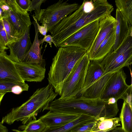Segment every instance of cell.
Here are the masks:
<instances>
[{"mask_svg":"<svg viewBox=\"0 0 132 132\" xmlns=\"http://www.w3.org/2000/svg\"><path fill=\"white\" fill-rule=\"evenodd\" d=\"M113 73H104L79 95L91 99L100 98Z\"/></svg>","mask_w":132,"mask_h":132,"instance_id":"e0dca14e","label":"cell"},{"mask_svg":"<svg viewBox=\"0 0 132 132\" xmlns=\"http://www.w3.org/2000/svg\"><path fill=\"white\" fill-rule=\"evenodd\" d=\"M19 85L26 89L28 91L29 88L28 85L26 83L17 82L14 81L0 79V92L6 93L11 92V89L13 86Z\"/></svg>","mask_w":132,"mask_h":132,"instance_id":"484cf974","label":"cell"},{"mask_svg":"<svg viewBox=\"0 0 132 132\" xmlns=\"http://www.w3.org/2000/svg\"><path fill=\"white\" fill-rule=\"evenodd\" d=\"M115 3L117 9L132 27V0H116Z\"/></svg>","mask_w":132,"mask_h":132,"instance_id":"cb8c5ba5","label":"cell"},{"mask_svg":"<svg viewBox=\"0 0 132 132\" xmlns=\"http://www.w3.org/2000/svg\"><path fill=\"white\" fill-rule=\"evenodd\" d=\"M96 119L88 122L73 129L71 132H90Z\"/></svg>","mask_w":132,"mask_h":132,"instance_id":"f546056e","label":"cell"},{"mask_svg":"<svg viewBox=\"0 0 132 132\" xmlns=\"http://www.w3.org/2000/svg\"><path fill=\"white\" fill-rule=\"evenodd\" d=\"M126 78V74L122 69L113 73L100 98L107 101L114 97L117 101L122 99L128 101L132 93V85L127 84Z\"/></svg>","mask_w":132,"mask_h":132,"instance_id":"ba28073f","label":"cell"},{"mask_svg":"<svg viewBox=\"0 0 132 132\" xmlns=\"http://www.w3.org/2000/svg\"><path fill=\"white\" fill-rule=\"evenodd\" d=\"M115 29H113L100 45L93 60L101 61L112 50L115 40Z\"/></svg>","mask_w":132,"mask_h":132,"instance_id":"44dd1931","label":"cell"},{"mask_svg":"<svg viewBox=\"0 0 132 132\" xmlns=\"http://www.w3.org/2000/svg\"><path fill=\"white\" fill-rule=\"evenodd\" d=\"M13 131H15V132H25L24 131H21L20 130H15V129H13L12 130Z\"/></svg>","mask_w":132,"mask_h":132,"instance_id":"ab89813d","label":"cell"},{"mask_svg":"<svg viewBox=\"0 0 132 132\" xmlns=\"http://www.w3.org/2000/svg\"><path fill=\"white\" fill-rule=\"evenodd\" d=\"M97 119L87 115L81 114L72 121L63 126L47 127L42 132H71L75 128Z\"/></svg>","mask_w":132,"mask_h":132,"instance_id":"ffe728a7","label":"cell"},{"mask_svg":"<svg viewBox=\"0 0 132 132\" xmlns=\"http://www.w3.org/2000/svg\"><path fill=\"white\" fill-rule=\"evenodd\" d=\"M107 101L109 104H114L117 103V101L116 99L114 97L111 98Z\"/></svg>","mask_w":132,"mask_h":132,"instance_id":"d590c367","label":"cell"},{"mask_svg":"<svg viewBox=\"0 0 132 132\" xmlns=\"http://www.w3.org/2000/svg\"><path fill=\"white\" fill-rule=\"evenodd\" d=\"M2 19L7 36L9 44L18 38L17 33L13 27L6 18L3 17Z\"/></svg>","mask_w":132,"mask_h":132,"instance_id":"4316f807","label":"cell"},{"mask_svg":"<svg viewBox=\"0 0 132 132\" xmlns=\"http://www.w3.org/2000/svg\"><path fill=\"white\" fill-rule=\"evenodd\" d=\"M15 63L5 51L0 52V79L25 83L18 72Z\"/></svg>","mask_w":132,"mask_h":132,"instance_id":"5bb4252c","label":"cell"},{"mask_svg":"<svg viewBox=\"0 0 132 132\" xmlns=\"http://www.w3.org/2000/svg\"><path fill=\"white\" fill-rule=\"evenodd\" d=\"M18 5L22 9L27 11L30 7L31 1L30 0H15Z\"/></svg>","mask_w":132,"mask_h":132,"instance_id":"4dcf8cb0","label":"cell"},{"mask_svg":"<svg viewBox=\"0 0 132 132\" xmlns=\"http://www.w3.org/2000/svg\"><path fill=\"white\" fill-rule=\"evenodd\" d=\"M35 30V35L32 46L28 52L23 57L21 62H22L37 64L45 67V62L41 55L40 45L42 44V39L38 38V26L35 20L32 22Z\"/></svg>","mask_w":132,"mask_h":132,"instance_id":"2e32d148","label":"cell"},{"mask_svg":"<svg viewBox=\"0 0 132 132\" xmlns=\"http://www.w3.org/2000/svg\"><path fill=\"white\" fill-rule=\"evenodd\" d=\"M129 103L130 105L131 108L132 109V93L131 94L130 102Z\"/></svg>","mask_w":132,"mask_h":132,"instance_id":"f35d334b","label":"cell"},{"mask_svg":"<svg viewBox=\"0 0 132 132\" xmlns=\"http://www.w3.org/2000/svg\"><path fill=\"white\" fill-rule=\"evenodd\" d=\"M81 114H76L49 111L40 117V119L46 127H59L65 125L78 118Z\"/></svg>","mask_w":132,"mask_h":132,"instance_id":"9a60e30c","label":"cell"},{"mask_svg":"<svg viewBox=\"0 0 132 132\" xmlns=\"http://www.w3.org/2000/svg\"><path fill=\"white\" fill-rule=\"evenodd\" d=\"M18 72L24 81L40 82L45 77L46 69L41 65L15 62Z\"/></svg>","mask_w":132,"mask_h":132,"instance_id":"7c38bea8","label":"cell"},{"mask_svg":"<svg viewBox=\"0 0 132 132\" xmlns=\"http://www.w3.org/2000/svg\"><path fill=\"white\" fill-rule=\"evenodd\" d=\"M42 43L44 42H46L48 43L51 47H52V43H53L54 46L56 47V43L54 40L52 36L50 35H46L42 39Z\"/></svg>","mask_w":132,"mask_h":132,"instance_id":"836d02e7","label":"cell"},{"mask_svg":"<svg viewBox=\"0 0 132 132\" xmlns=\"http://www.w3.org/2000/svg\"><path fill=\"white\" fill-rule=\"evenodd\" d=\"M8 43L9 40L2 20L0 19V52L9 49L7 47Z\"/></svg>","mask_w":132,"mask_h":132,"instance_id":"83f0119b","label":"cell"},{"mask_svg":"<svg viewBox=\"0 0 132 132\" xmlns=\"http://www.w3.org/2000/svg\"><path fill=\"white\" fill-rule=\"evenodd\" d=\"M114 9L113 5L106 0L84 1L75 11L62 20L50 31L56 47L86 25L111 15Z\"/></svg>","mask_w":132,"mask_h":132,"instance_id":"6da1fadb","label":"cell"},{"mask_svg":"<svg viewBox=\"0 0 132 132\" xmlns=\"http://www.w3.org/2000/svg\"><path fill=\"white\" fill-rule=\"evenodd\" d=\"M32 17L34 20L35 21L37 24L39 32L43 35L45 36H46V33L47 32V26L46 23H42V26H40L34 15L32 16Z\"/></svg>","mask_w":132,"mask_h":132,"instance_id":"1f68e13d","label":"cell"},{"mask_svg":"<svg viewBox=\"0 0 132 132\" xmlns=\"http://www.w3.org/2000/svg\"><path fill=\"white\" fill-rule=\"evenodd\" d=\"M30 27L28 28L22 37L18 38L7 45L10 51L9 56L15 62H21L32 46L30 36Z\"/></svg>","mask_w":132,"mask_h":132,"instance_id":"4fadbf2b","label":"cell"},{"mask_svg":"<svg viewBox=\"0 0 132 132\" xmlns=\"http://www.w3.org/2000/svg\"><path fill=\"white\" fill-rule=\"evenodd\" d=\"M48 110L56 112L84 114L97 119L114 118L119 109L117 103L109 104L100 98L91 99L82 95L68 99H55L50 104Z\"/></svg>","mask_w":132,"mask_h":132,"instance_id":"7a4b0ae2","label":"cell"},{"mask_svg":"<svg viewBox=\"0 0 132 132\" xmlns=\"http://www.w3.org/2000/svg\"><path fill=\"white\" fill-rule=\"evenodd\" d=\"M104 73H113L132 64V27L129 24L127 34L116 50L110 52L101 61Z\"/></svg>","mask_w":132,"mask_h":132,"instance_id":"5b68a950","label":"cell"},{"mask_svg":"<svg viewBox=\"0 0 132 132\" xmlns=\"http://www.w3.org/2000/svg\"><path fill=\"white\" fill-rule=\"evenodd\" d=\"M111 132H125V131L121 127H117L111 131Z\"/></svg>","mask_w":132,"mask_h":132,"instance_id":"8d00e7d4","label":"cell"},{"mask_svg":"<svg viewBox=\"0 0 132 132\" xmlns=\"http://www.w3.org/2000/svg\"><path fill=\"white\" fill-rule=\"evenodd\" d=\"M90 61L86 53L76 63L63 83L60 99L74 98L83 88Z\"/></svg>","mask_w":132,"mask_h":132,"instance_id":"8992f818","label":"cell"},{"mask_svg":"<svg viewBox=\"0 0 132 132\" xmlns=\"http://www.w3.org/2000/svg\"><path fill=\"white\" fill-rule=\"evenodd\" d=\"M119 118L125 132H132V109L126 101H124Z\"/></svg>","mask_w":132,"mask_h":132,"instance_id":"603a6c76","label":"cell"},{"mask_svg":"<svg viewBox=\"0 0 132 132\" xmlns=\"http://www.w3.org/2000/svg\"><path fill=\"white\" fill-rule=\"evenodd\" d=\"M46 127L39 118L30 121L26 125L20 126L19 128L25 132H42Z\"/></svg>","mask_w":132,"mask_h":132,"instance_id":"d4e9b609","label":"cell"},{"mask_svg":"<svg viewBox=\"0 0 132 132\" xmlns=\"http://www.w3.org/2000/svg\"><path fill=\"white\" fill-rule=\"evenodd\" d=\"M100 21L96 20L81 28L58 44L57 47L75 46L88 51L97 34Z\"/></svg>","mask_w":132,"mask_h":132,"instance_id":"9c48e42d","label":"cell"},{"mask_svg":"<svg viewBox=\"0 0 132 132\" xmlns=\"http://www.w3.org/2000/svg\"><path fill=\"white\" fill-rule=\"evenodd\" d=\"M87 52L75 46L59 47L52 59L47 79L60 96L64 82L77 62Z\"/></svg>","mask_w":132,"mask_h":132,"instance_id":"277c9868","label":"cell"},{"mask_svg":"<svg viewBox=\"0 0 132 132\" xmlns=\"http://www.w3.org/2000/svg\"><path fill=\"white\" fill-rule=\"evenodd\" d=\"M5 93L0 92V103L1 101L3 98L5 94Z\"/></svg>","mask_w":132,"mask_h":132,"instance_id":"74e56055","label":"cell"},{"mask_svg":"<svg viewBox=\"0 0 132 132\" xmlns=\"http://www.w3.org/2000/svg\"><path fill=\"white\" fill-rule=\"evenodd\" d=\"M46 0H33L31 1V5L27 11V12L34 10L35 16L38 21H39L41 9L40 6L42 3L45 2Z\"/></svg>","mask_w":132,"mask_h":132,"instance_id":"f1b7e54d","label":"cell"},{"mask_svg":"<svg viewBox=\"0 0 132 132\" xmlns=\"http://www.w3.org/2000/svg\"><path fill=\"white\" fill-rule=\"evenodd\" d=\"M90 132H104V131H91Z\"/></svg>","mask_w":132,"mask_h":132,"instance_id":"60d3db41","label":"cell"},{"mask_svg":"<svg viewBox=\"0 0 132 132\" xmlns=\"http://www.w3.org/2000/svg\"><path fill=\"white\" fill-rule=\"evenodd\" d=\"M10 6L7 11H0V19L6 18L15 29L18 38L22 37L31 22L28 12L22 9L15 0H7Z\"/></svg>","mask_w":132,"mask_h":132,"instance_id":"30bf717a","label":"cell"},{"mask_svg":"<svg viewBox=\"0 0 132 132\" xmlns=\"http://www.w3.org/2000/svg\"><path fill=\"white\" fill-rule=\"evenodd\" d=\"M101 61H90L87 68L83 88L78 95L104 74L105 71L101 64Z\"/></svg>","mask_w":132,"mask_h":132,"instance_id":"d6986e66","label":"cell"},{"mask_svg":"<svg viewBox=\"0 0 132 132\" xmlns=\"http://www.w3.org/2000/svg\"><path fill=\"white\" fill-rule=\"evenodd\" d=\"M116 26V18L111 15H108L100 21L97 34L90 49L87 52L90 61L93 60L100 45Z\"/></svg>","mask_w":132,"mask_h":132,"instance_id":"8fae6325","label":"cell"},{"mask_svg":"<svg viewBox=\"0 0 132 132\" xmlns=\"http://www.w3.org/2000/svg\"><path fill=\"white\" fill-rule=\"evenodd\" d=\"M0 132H8L7 128L3 125L1 122L0 123Z\"/></svg>","mask_w":132,"mask_h":132,"instance_id":"e575fe53","label":"cell"},{"mask_svg":"<svg viewBox=\"0 0 132 132\" xmlns=\"http://www.w3.org/2000/svg\"><path fill=\"white\" fill-rule=\"evenodd\" d=\"M58 94L53 86L48 84L46 86L37 89L26 102L20 106L13 108L3 117L1 122L11 125L15 121H21L25 125L33 120L42 111L48 110L50 103Z\"/></svg>","mask_w":132,"mask_h":132,"instance_id":"3957f363","label":"cell"},{"mask_svg":"<svg viewBox=\"0 0 132 132\" xmlns=\"http://www.w3.org/2000/svg\"><path fill=\"white\" fill-rule=\"evenodd\" d=\"M120 118L118 117L109 118H100L96 119L91 131L109 132L113 130L117 126H120Z\"/></svg>","mask_w":132,"mask_h":132,"instance_id":"7402d4cb","label":"cell"},{"mask_svg":"<svg viewBox=\"0 0 132 132\" xmlns=\"http://www.w3.org/2000/svg\"><path fill=\"white\" fill-rule=\"evenodd\" d=\"M79 7L77 3H70L67 1L60 0L46 9H41L39 21L42 23H46L47 32H50L56 25Z\"/></svg>","mask_w":132,"mask_h":132,"instance_id":"52a82bcc","label":"cell"},{"mask_svg":"<svg viewBox=\"0 0 132 132\" xmlns=\"http://www.w3.org/2000/svg\"><path fill=\"white\" fill-rule=\"evenodd\" d=\"M116 26L114 44L111 52L117 49L126 36L129 29V24L121 12L116 10Z\"/></svg>","mask_w":132,"mask_h":132,"instance_id":"ac0fdd59","label":"cell"},{"mask_svg":"<svg viewBox=\"0 0 132 132\" xmlns=\"http://www.w3.org/2000/svg\"><path fill=\"white\" fill-rule=\"evenodd\" d=\"M23 91H27L23 87L18 85L13 86L11 89V92L16 95L20 94Z\"/></svg>","mask_w":132,"mask_h":132,"instance_id":"d6a6232c","label":"cell"}]
</instances>
